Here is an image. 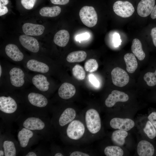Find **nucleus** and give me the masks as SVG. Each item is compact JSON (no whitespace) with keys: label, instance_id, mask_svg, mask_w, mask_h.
<instances>
[{"label":"nucleus","instance_id":"nucleus-47","mask_svg":"<svg viewBox=\"0 0 156 156\" xmlns=\"http://www.w3.org/2000/svg\"><path fill=\"white\" fill-rule=\"evenodd\" d=\"M2 75V67L1 65L0 64V78H1Z\"/></svg>","mask_w":156,"mask_h":156},{"label":"nucleus","instance_id":"nucleus-42","mask_svg":"<svg viewBox=\"0 0 156 156\" xmlns=\"http://www.w3.org/2000/svg\"><path fill=\"white\" fill-rule=\"evenodd\" d=\"M8 12V9L7 7L0 3V16L5 14Z\"/></svg>","mask_w":156,"mask_h":156},{"label":"nucleus","instance_id":"nucleus-10","mask_svg":"<svg viewBox=\"0 0 156 156\" xmlns=\"http://www.w3.org/2000/svg\"><path fill=\"white\" fill-rule=\"evenodd\" d=\"M85 131L83 124L80 121L73 120L69 123L66 130L68 137L73 140H77L83 136Z\"/></svg>","mask_w":156,"mask_h":156},{"label":"nucleus","instance_id":"nucleus-23","mask_svg":"<svg viewBox=\"0 0 156 156\" xmlns=\"http://www.w3.org/2000/svg\"><path fill=\"white\" fill-rule=\"evenodd\" d=\"M70 39V34L68 31L62 29L57 32L54 36L53 41L57 46L64 47L68 44Z\"/></svg>","mask_w":156,"mask_h":156},{"label":"nucleus","instance_id":"nucleus-49","mask_svg":"<svg viewBox=\"0 0 156 156\" xmlns=\"http://www.w3.org/2000/svg\"><path fill=\"white\" fill-rule=\"evenodd\" d=\"M154 73H155V76L156 77V70H155V71Z\"/></svg>","mask_w":156,"mask_h":156},{"label":"nucleus","instance_id":"nucleus-6","mask_svg":"<svg viewBox=\"0 0 156 156\" xmlns=\"http://www.w3.org/2000/svg\"><path fill=\"white\" fill-rule=\"evenodd\" d=\"M17 137L23 153L29 150L31 146L41 140L40 137L35 132L22 127H19Z\"/></svg>","mask_w":156,"mask_h":156},{"label":"nucleus","instance_id":"nucleus-16","mask_svg":"<svg viewBox=\"0 0 156 156\" xmlns=\"http://www.w3.org/2000/svg\"><path fill=\"white\" fill-rule=\"evenodd\" d=\"M129 99L128 95L125 92L114 90L108 96L105 101V105L107 107L113 106L118 102H125Z\"/></svg>","mask_w":156,"mask_h":156},{"label":"nucleus","instance_id":"nucleus-2","mask_svg":"<svg viewBox=\"0 0 156 156\" xmlns=\"http://www.w3.org/2000/svg\"><path fill=\"white\" fill-rule=\"evenodd\" d=\"M19 127H23L37 133L44 141L51 136V122L47 116L27 112L23 113L16 121Z\"/></svg>","mask_w":156,"mask_h":156},{"label":"nucleus","instance_id":"nucleus-35","mask_svg":"<svg viewBox=\"0 0 156 156\" xmlns=\"http://www.w3.org/2000/svg\"><path fill=\"white\" fill-rule=\"evenodd\" d=\"M36 0H21L23 6L26 9L30 10L34 7Z\"/></svg>","mask_w":156,"mask_h":156},{"label":"nucleus","instance_id":"nucleus-28","mask_svg":"<svg viewBox=\"0 0 156 156\" xmlns=\"http://www.w3.org/2000/svg\"><path fill=\"white\" fill-rule=\"evenodd\" d=\"M86 53L83 51H73L69 53L66 60L69 63L79 62L83 61L87 57Z\"/></svg>","mask_w":156,"mask_h":156},{"label":"nucleus","instance_id":"nucleus-24","mask_svg":"<svg viewBox=\"0 0 156 156\" xmlns=\"http://www.w3.org/2000/svg\"><path fill=\"white\" fill-rule=\"evenodd\" d=\"M126 65V70L129 73H133L137 68L138 63L135 55L132 53H128L124 56Z\"/></svg>","mask_w":156,"mask_h":156},{"label":"nucleus","instance_id":"nucleus-33","mask_svg":"<svg viewBox=\"0 0 156 156\" xmlns=\"http://www.w3.org/2000/svg\"><path fill=\"white\" fill-rule=\"evenodd\" d=\"M84 67L86 71L91 73L97 70L98 68V64L96 60L91 59L86 62Z\"/></svg>","mask_w":156,"mask_h":156},{"label":"nucleus","instance_id":"nucleus-31","mask_svg":"<svg viewBox=\"0 0 156 156\" xmlns=\"http://www.w3.org/2000/svg\"><path fill=\"white\" fill-rule=\"evenodd\" d=\"M45 148L42 146H38L34 150H30L23 153V156H37L46 155Z\"/></svg>","mask_w":156,"mask_h":156},{"label":"nucleus","instance_id":"nucleus-8","mask_svg":"<svg viewBox=\"0 0 156 156\" xmlns=\"http://www.w3.org/2000/svg\"><path fill=\"white\" fill-rule=\"evenodd\" d=\"M80 18L82 23L88 27L95 26L98 21V16L96 11L92 6H85L80 10L79 12Z\"/></svg>","mask_w":156,"mask_h":156},{"label":"nucleus","instance_id":"nucleus-17","mask_svg":"<svg viewBox=\"0 0 156 156\" xmlns=\"http://www.w3.org/2000/svg\"><path fill=\"white\" fill-rule=\"evenodd\" d=\"M76 112L71 108H67L63 110L59 115L57 123L59 127H63L73 121L75 117Z\"/></svg>","mask_w":156,"mask_h":156},{"label":"nucleus","instance_id":"nucleus-12","mask_svg":"<svg viewBox=\"0 0 156 156\" xmlns=\"http://www.w3.org/2000/svg\"><path fill=\"white\" fill-rule=\"evenodd\" d=\"M24 62L26 68L30 71L45 75L50 71V66L45 61L30 59Z\"/></svg>","mask_w":156,"mask_h":156},{"label":"nucleus","instance_id":"nucleus-30","mask_svg":"<svg viewBox=\"0 0 156 156\" xmlns=\"http://www.w3.org/2000/svg\"><path fill=\"white\" fill-rule=\"evenodd\" d=\"M72 71L73 76L77 79L82 80L85 78V72L83 67L81 65H76L73 68Z\"/></svg>","mask_w":156,"mask_h":156},{"label":"nucleus","instance_id":"nucleus-7","mask_svg":"<svg viewBox=\"0 0 156 156\" xmlns=\"http://www.w3.org/2000/svg\"><path fill=\"white\" fill-rule=\"evenodd\" d=\"M85 121L89 131L92 134L98 133L101 127V120L99 114L95 109L88 110L85 114Z\"/></svg>","mask_w":156,"mask_h":156},{"label":"nucleus","instance_id":"nucleus-5","mask_svg":"<svg viewBox=\"0 0 156 156\" xmlns=\"http://www.w3.org/2000/svg\"><path fill=\"white\" fill-rule=\"evenodd\" d=\"M5 131L0 133V148L4 152V156H16L21 151L18 141L11 133V129L5 128Z\"/></svg>","mask_w":156,"mask_h":156},{"label":"nucleus","instance_id":"nucleus-15","mask_svg":"<svg viewBox=\"0 0 156 156\" xmlns=\"http://www.w3.org/2000/svg\"><path fill=\"white\" fill-rule=\"evenodd\" d=\"M19 40L21 45L30 52L36 53L40 49L38 41L35 38L26 35H22L19 37Z\"/></svg>","mask_w":156,"mask_h":156},{"label":"nucleus","instance_id":"nucleus-32","mask_svg":"<svg viewBox=\"0 0 156 156\" xmlns=\"http://www.w3.org/2000/svg\"><path fill=\"white\" fill-rule=\"evenodd\" d=\"M144 131L150 139H153L156 137V130L149 120L147 122Z\"/></svg>","mask_w":156,"mask_h":156},{"label":"nucleus","instance_id":"nucleus-9","mask_svg":"<svg viewBox=\"0 0 156 156\" xmlns=\"http://www.w3.org/2000/svg\"><path fill=\"white\" fill-rule=\"evenodd\" d=\"M113 8L115 13L122 18L130 17L135 11L132 4L127 1H117L114 3Z\"/></svg>","mask_w":156,"mask_h":156},{"label":"nucleus","instance_id":"nucleus-38","mask_svg":"<svg viewBox=\"0 0 156 156\" xmlns=\"http://www.w3.org/2000/svg\"><path fill=\"white\" fill-rule=\"evenodd\" d=\"M148 119L156 129V112H153L148 116Z\"/></svg>","mask_w":156,"mask_h":156},{"label":"nucleus","instance_id":"nucleus-39","mask_svg":"<svg viewBox=\"0 0 156 156\" xmlns=\"http://www.w3.org/2000/svg\"><path fill=\"white\" fill-rule=\"evenodd\" d=\"M90 34L87 32L79 34L77 36L76 40L77 41H81L88 39L90 37Z\"/></svg>","mask_w":156,"mask_h":156},{"label":"nucleus","instance_id":"nucleus-4","mask_svg":"<svg viewBox=\"0 0 156 156\" xmlns=\"http://www.w3.org/2000/svg\"><path fill=\"white\" fill-rule=\"evenodd\" d=\"M7 80L9 86L1 92H12L16 89L24 87L26 76L23 70L19 67L12 66L7 72Z\"/></svg>","mask_w":156,"mask_h":156},{"label":"nucleus","instance_id":"nucleus-19","mask_svg":"<svg viewBox=\"0 0 156 156\" xmlns=\"http://www.w3.org/2000/svg\"><path fill=\"white\" fill-rule=\"evenodd\" d=\"M155 0H141L139 3L137 8L138 14L145 17L151 13L155 4Z\"/></svg>","mask_w":156,"mask_h":156},{"label":"nucleus","instance_id":"nucleus-48","mask_svg":"<svg viewBox=\"0 0 156 156\" xmlns=\"http://www.w3.org/2000/svg\"><path fill=\"white\" fill-rule=\"evenodd\" d=\"M54 156H63L64 155L61 153H58L55 154Z\"/></svg>","mask_w":156,"mask_h":156},{"label":"nucleus","instance_id":"nucleus-21","mask_svg":"<svg viewBox=\"0 0 156 156\" xmlns=\"http://www.w3.org/2000/svg\"><path fill=\"white\" fill-rule=\"evenodd\" d=\"M76 92L75 87L68 83H63L59 88L58 94L62 99H68L73 96Z\"/></svg>","mask_w":156,"mask_h":156},{"label":"nucleus","instance_id":"nucleus-18","mask_svg":"<svg viewBox=\"0 0 156 156\" xmlns=\"http://www.w3.org/2000/svg\"><path fill=\"white\" fill-rule=\"evenodd\" d=\"M5 51L7 56L13 62H21L24 59V54L15 44H7L5 46Z\"/></svg>","mask_w":156,"mask_h":156},{"label":"nucleus","instance_id":"nucleus-27","mask_svg":"<svg viewBox=\"0 0 156 156\" xmlns=\"http://www.w3.org/2000/svg\"><path fill=\"white\" fill-rule=\"evenodd\" d=\"M61 9L58 6L45 7L40 10L39 14L42 16L53 17L57 16L60 13Z\"/></svg>","mask_w":156,"mask_h":156},{"label":"nucleus","instance_id":"nucleus-45","mask_svg":"<svg viewBox=\"0 0 156 156\" xmlns=\"http://www.w3.org/2000/svg\"><path fill=\"white\" fill-rule=\"evenodd\" d=\"M8 0H0V3L2 5H5L8 4Z\"/></svg>","mask_w":156,"mask_h":156},{"label":"nucleus","instance_id":"nucleus-29","mask_svg":"<svg viewBox=\"0 0 156 156\" xmlns=\"http://www.w3.org/2000/svg\"><path fill=\"white\" fill-rule=\"evenodd\" d=\"M104 152L107 156H122L124 154L122 149L118 146H108L106 147Z\"/></svg>","mask_w":156,"mask_h":156},{"label":"nucleus","instance_id":"nucleus-11","mask_svg":"<svg viewBox=\"0 0 156 156\" xmlns=\"http://www.w3.org/2000/svg\"><path fill=\"white\" fill-rule=\"evenodd\" d=\"M30 80L36 89L47 96L50 84L45 74L39 73L36 74L31 77Z\"/></svg>","mask_w":156,"mask_h":156},{"label":"nucleus","instance_id":"nucleus-40","mask_svg":"<svg viewBox=\"0 0 156 156\" xmlns=\"http://www.w3.org/2000/svg\"><path fill=\"white\" fill-rule=\"evenodd\" d=\"M51 3L54 4L64 5L67 4L69 0H50Z\"/></svg>","mask_w":156,"mask_h":156},{"label":"nucleus","instance_id":"nucleus-3","mask_svg":"<svg viewBox=\"0 0 156 156\" xmlns=\"http://www.w3.org/2000/svg\"><path fill=\"white\" fill-rule=\"evenodd\" d=\"M18 94L25 111L33 114L47 116L50 106L47 96L36 89L23 90Z\"/></svg>","mask_w":156,"mask_h":156},{"label":"nucleus","instance_id":"nucleus-44","mask_svg":"<svg viewBox=\"0 0 156 156\" xmlns=\"http://www.w3.org/2000/svg\"><path fill=\"white\" fill-rule=\"evenodd\" d=\"M151 17L153 19L156 18V5L154 6L152 12L151 14Z\"/></svg>","mask_w":156,"mask_h":156},{"label":"nucleus","instance_id":"nucleus-22","mask_svg":"<svg viewBox=\"0 0 156 156\" xmlns=\"http://www.w3.org/2000/svg\"><path fill=\"white\" fill-rule=\"evenodd\" d=\"M137 150L138 154L140 156H152L155 151L153 145L145 140H141L138 143Z\"/></svg>","mask_w":156,"mask_h":156},{"label":"nucleus","instance_id":"nucleus-43","mask_svg":"<svg viewBox=\"0 0 156 156\" xmlns=\"http://www.w3.org/2000/svg\"><path fill=\"white\" fill-rule=\"evenodd\" d=\"M70 156H89L90 155L87 153L79 151H75L69 155Z\"/></svg>","mask_w":156,"mask_h":156},{"label":"nucleus","instance_id":"nucleus-37","mask_svg":"<svg viewBox=\"0 0 156 156\" xmlns=\"http://www.w3.org/2000/svg\"><path fill=\"white\" fill-rule=\"evenodd\" d=\"M88 78L89 81L93 85L97 87L99 86V82L93 75L92 74L89 75L88 76Z\"/></svg>","mask_w":156,"mask_h":156},{"label":"nucleus","instance_id":"nucleus-25","mask_svg":"<svg viewBox=\"0 0 156 156\" xmlns=\"http://www.w3.org/2000/svg\"><path fill=\"white\" fill-rule=\"evenodd\" d=\"M127 131L120 130L114 131L112 135L111 139L113 143L118 146H122L125 142V138L127 136Z\"/></svg>","mask_w":156,"mask_h":156},{"label":"nucleus","instance_id":"nucleus-1","mask_svg":"<svg viewBox=\"0 0 156 156\" xmlns=\"http://www.w3.org/2000/svg\"><path fill=\"white\" fill-rule=\"evenodd\" d=\"M25 109L18 93L1 92L0 96V116L6 127L10 128L12 123L23 113Z\"/></svg>","mask_w":156,"mask_h":156},{"label":"nucleus","instance_id":"nucleus-20","mask_svg":"<svg viewBox=\"0 0 156 156\" xmlns=\"http://www.w3.org/2000/svg\"><path fill=\"white\" fill-rule=\"evenodd\" d=\"M22 30L26 35L31 36H38L42 35L44 30L42 25L30 23H25L22 26Z\"/></svg>","mask_w":156,"mask_h":156},{"label":"nucleus","instance_id":"nucleus-14","mask_svg":"<svg viewBox=\"0 0 156 156\" xmlns=\"http://www.w3.org/2000/svg\"><path fill=\"white\" fill-rule=\"evenodd\" d=\"M110 125L114 129L128 131L134 127L135 122L133 120L128 118H114L110 120Z\"/></svg>","mask_w":156,"mask_h":156},{"label":"nucleus","instance_id":"nucleus-34","mask_svg":"<svg viewBox=\"0 0 156 156\" xmlns=\"http://www.w3.org/2000/svg\"><path fill=\"white\" fill-rule=\"evenodd\" d=\"M144 79L149 86H153L156 84V77L154 73L148 72L146 73L144 76Z\"/></svg>","mask_w":156,"mask_h":156},{"label":"nucleus","instance_id":"nucleus-36","mask_svg":"<svg viewBox=\"0 0 156 156\" xmlns=\"http://www.w3.org/2000/svg\"><path fill=\"white\" fill-rule=\"evenodd\" d=\"M120 38V35L118 33L116 32L114 34L113 42L115 47H118L122 41Z\"/></svg>","mask_w":156,"mask_h":156},{"label":"nucleus","instance_id":"nucleus-41","mask_svg":"<svg viewBox=\"0 0 156 156\" xmlns=\"http://www.w3.org/2000/svg\"><path fill=\"white\" fill-rule=\"evenodd\" d=\"M151 34L154 45L156 47V27H154L151 29Z\"/></svg>","mask_w":156,"mask_h":156},{"label":"nucleus","instance_id":"nucleus-26","mask_svg":"<svg viewBox=\"0 0 156 156\" xmlns=\"http://www.w3.org/2000/svg\"><path fill=\"white\" fill-rule=\"evenodd\" d=\"M131 49L133 54L140 60H142L145 58V54L143 51L140 41L137 38L134 39L132 41Z\"/></svg>","mask_w":156,"mask_h":156},{"label":"nucleus","instance_id":"nucleus-46","mask_svg":"<svg viewBox=\"0 0 156 156\" xmlns=\"http://www.w3.org/2000/svg\"><path fill=\"white\" fill-rule=\"evenodd\" d=\"M5 154L3 150L0 148V156H4Z\"/></svg>","mask_w":156,"mask_h":156},{"label":"nucleus","instance_id":"nucleus-13","mask_svg":"<svg viewBox=\"0 0 156 156\" xmlns=\"http://www.w3.org/2000/svg\"><path fill=\"white\" fill-rule=\"evenodd\" d=\"M112 82L115 86L123 87L126 85L129 81V76L127 73L123 69L116 67L111 73Z\"/></svg>","mask_w":156,"mask_h":156}]
</instances>
